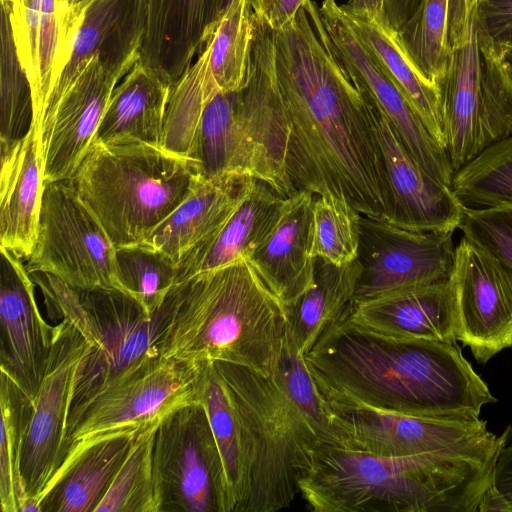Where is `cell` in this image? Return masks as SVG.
<instances>
[{
	"label": "cell",
	"mask_w": 512,
	"mask_h": 512,
	"mask_svg": "<svg viewBox=\"0 0 512 512\" xmlns=\"http://www.w3.org/2000/svg\"><path fill=\"white\" fill-rule=\"evenodd\" d=\"M511 511V507L503 495L495 487L494 482L487 488L478 505L477 512Z\"/></svg>",
	"instance_id": "49"
},
{
	"label": "cell",
	"mask_w": 512,
	"mask_h": 512,
	"mask_svg": "<svg viewBox=\"0 0 512 512\" xmlns=\"http://www.w3.org/2000/svg\"><path fill=\"white\" fill-rule=\"evenodd\" d=\"M342 7L363 44L433 137L444 147L437 86L417 71L400 45L396 31L381 17L366 12H354L344 5Z\"/></svg>",
	"instance_id": "31"
},
{
	"label": "cell",
	"mask_w": 512,
	"mask_h": 512,
	"mask_svg": "<svg viewBox=\"0 0 512 512\" xmlns=\"http://www.w3.org/2000/svg\"><path fill=\"white\" fill-rule=\"evenodd\" d=\"M231 0H148L140 62L170 86L204 49Z\"/></svg>",
	"instance_id": "23"
},
{
	"label": "cell",
	"mask_w": 512,
	"mask_h": 512,
	"mask_svg": "<svg viewBox=\"0 0 512 512\" xmlns=\"http://www.w3.org/2000/svg\"><path fill=\"white\" fill-rule=\"evenodd\" d=\"M205 363L166 358L149 371L93 399L67 430L62 464L104 433L130 426H150L181 406L200 402Z\"/></svg>",
	"instance_id": "13"
},
{
	"label": "cell",
	"mask_w": 512,
	"mask_h": 512,
	"mask_svg": "<svg viewBox=\"0 0 512 512\" xmlns=\"http://www.w3.org/2000/svg\"><path fill=\"white\" fill-rule=\"evenodd\" d=\"M170 91L139 60L114 88L95 142L130 139L162 146Z\"/></svg>",
	"instance_id": "30"
},
{
	"label": "cell",
	"mask_w": 512,
	"mask_h": 512,
	"mask_svg": "<svg viewBox=\"0 0 512 512\" xmlns=\"http://www.w3.org/2000/svg\"><path fill=\"white\" fill-rule=\"evenodd\" d=\"M272 36L295 189L385 218L388 191L371 107L329 48L317 3L307 0Z\"/></svg>",
	"instance_id": "1"
},
{
	"label": "cell",
	"mask_w": 512,
	"mask_h": 512,
	"mask_svg": "<svg viewBox=\"0 0 512 512\" xmlns=\"http://www.w3.org/2000/svg\"><path fill=\"white\" fill-rule=\"evenodd\" d=\"M454 231H413L361 214L354 303L449 278Z\"/></svg>",
	"instance_id": "15"
},
{
	"label": "cell",
	"mask_w": 512,
	"mask_h": 512,
	"mask_svg": "<svg viewBox=\"0 0 512 512\" xmlns=\"http://www.w3.org/2000/svg\"><path fill=\"white\" fill-rule=\"evenodd\" d=\"M348 319L386 337L457 342L448 279L354 303Z\"/></svg>",
	"instance_id": "25"
},
{
	"label": "cell",
	"mask_w": 512,
	"mask_h": 512,
	"mask_svg": "<svg viewBox=\"0 0 512 512\" xmlns=\"http://www.w3.org/2000/svg\"><path fill=\"white\" fill-rule=\"evenodd\" d=\"M494 485L506 499L512 511V429L496 462Z\"/></svg>",
	"instance_id": "47"
},
{
	"label": "cell",
	"mask_w": 512,
	"mask_h": 512,
	"mask_svg": "<svg viewBox=\"0 0 512 512\" xmlns=\"http://www.w3.org/2000/svg\"><path fill=\"white\" fill-rule=\"evenodd\" d=\"M436 86L443 144L453 172L512 135V74L505 51L475 19Z\"/></svg>",
	"instance_id": "8"
},
{
	"label": "cell",
	"mask_w": 512,
	"mask_h": 512,
	"mask_svg": "<svg viewBox=\"0 0 512 512\" xmlns=\"http://www.w3.org/2000/svg\"><path fill=\"white\" fill-rule=\"evenodd\" d=\"M421 0H384L382 20L397 31L414 13Z\"/></svg>",
	"instance_id": "48"
},
{
	"label": "cell",
	"mask_w": 512,
	"mask_h": 512,
	"mask_svg": "<svg viewBox=\"0 0 512 512\" xmlns=\"http://www.w3.org/2000/svg\"><path fill=\"white\" fill-rule=\"evenodd\" d=\"M201 176L186 156L136 140L95 142L70 179L115 247L140 244Z\"/></svg>",
	"instance_id": "6"
},
{
	"label": "cell",
	"mask_w": 512,
	"mask_h": 512,
	"mask_svg": "<svg viewBox=\"0 0 512 512\" xmlns=\"http://www.w3.org/2000/svg\"><path fill=\"white\" fill-rule=\"evenodd\" d=\"M204 406L223 462L230 512H237L244 491V460L241 430L228 392L214 362H206L200 386Z\"/></svg>",
	"instance_id": "35"
},
{
	"label": "cell",
	"mask_w": 512,
	"mask_h": 512,
	"mask_svg": "<svg viewBox=\"0 0 512 512\" xmlns=\"http://www.w3.org/2000/svg\"><path fill=\"white\" fill-rule=\"evenodd\" d=\"M506 442L481 453L403 458L327 445L301 477L299 491L316 512H477Z\"/></svg>",
	"instance_id": "4"
},
{
	"label": "cell",
	"mask_w": 512,
	"mask_h": 512,
	"mask_svg": "<svg viewBox=\"0 0 512 512\" xmlns=\"http://www.w3.org/2000/svg\"><path fill=\"white\" fill-rule=\"evenodd\" d=\"M11 0H1V3L3 2H10Z\"/></svg>",
	"instance_id": "53"
},
{
	"label": "cell",
	"mask_w": 512,
	"mask_h": 512,
	"mask_svg": "<svg viewBox=\"0 0 512 512\" xmlns=\"http://www.w3.org/2000/svg\"><path fill=\"white\" fill-rule=\"evenodd\" d=\"M250 176H200L187 198L142 243L177 264L200 241L220 228L250 194Z\"/></svg>",
	"instance_id": "27"
},
{
	"label": "cell",
	"mask_w": 512,
	"mask_h": 512,
	"mask_svg": "<svg viewBox=\"0 0 512 512\" xmlns=\"http://www.w3.org/2000/svg\"><path fill=\"white\" fill-rule=\"evenodd\" d=\"M186 157L207 178L250 176L287 193L285 137L271 97L259 86L218 92L205 106Z\"/></svg>",
	"instance_id": "9"
},
{
	"label": "cell",
	"mask_w": 512,
	"mask_h": 512,
	"mask_svg": "<svg viewBox=\"0 0 512 512\" xmlns=\"http://www.w3.org/2000/svg\"><path fill=\"white\" fill-rule=\"evenodd\" d=\"M0 370L34 402L44 377L52 326L37 305L34 281L20 257L0 247Z\"/></svg>",
	"instance_id": "20"
},
{
	"label": "cell",
	"mask_w": 512,
	"mask_h": 512,
	"mask_svg": "<svg viewBox=\"0 0 512 512\" xmlns=\"http://www.w3.org/2000/svg\"><path fill=\"white\" fill-rule=\"evenodd\" d=\"M307 0H251L254 13L272 30L289 23Z\"/></svg>",
	"instance_id": "46"
},
{
	"label": "cell",
	"mask_w": 512,
	"mask_h": 512,
	"mask_svg": "<svg viewBox=\"0 0 512 512\" xmlns=\"http://www.w3.org/2000/svg\"><path fill=\"white\" fill-rule=\"evenodd\" d=\"M0 48V149H7L35 126L29 80L22 68L7 10L1 12Z\"/></svg>",
	"instance_id": "40"
},
{
	"label": "cell",
	"mask_w": 512,
	"mask_h": 512,
	"mask_svg": "<svg viewBox=\"0 0 512 512\" xmlns=\"http://www.w3.org/2000/svg\"><path fill=\"white\" fill-rule=\"evenodd\" d=\"M215 368L239 421L244 491L237 512H275L288 507L316 453L340 444L332 411L287 331L272 376L216 361Z\"/></svg>",
	"instance_id": "3"
},
{
	"label": "cell",
	"mask_w": 512,
	"mask_h": 512,
	"mask_svg": "<svg viewBox=\"0 0 512 512\" xmlns=\"http://www.w3.org/2000/svg\"><path fill=\"white\" fill-rule=\"evenodd\" d=\"M450 188L464 208L512 204V135L454 172Z\"/></svg>",
	"instance_id": "38"
},
{
	"label": "cell",
	"mask_w": 512,
	"mask_h": 512,
	"mask_svg": "<svg viewBox=\"0 0 512 512\" xmlns=\"http://www.w3.org/2000/svg\"><path fill=\"white\" fill-rule=\"evenodd\" d=\"M462 235L512 275V204L465 208Z\"/></svg>",
	"instance_id": "43"
},
{
	"label": "cell",
	"mask_w": 512,
	"mask_h": 512,
	"mask_svg": "<svg viewBox=\"0 0 512 512\" xmlns=\"http://www.w3.org/2000/svg\"><path fill=\"white\" fill-rule=\"evenodd\" d=\"M147 427H125L83 445L50 481L39 499V512H94L138 434Z\"/></svg>",
	"instance_id": "26"
},
{
	"label": "cell",
	"mask_w": 512,
	"mask_h": 512,
	"mask_svg": "<svg viewBox=\"0 0 512 512\" xmlns=\"http://www.w3.org/2000/svg\"><path fill=\"white\" fill-rule=\"evenodd\" d=\"M30 275L50 312L69 320L85 342L73 381L67 430L93 399L166 359L159 345L160 309L149 314L116 288L78 290L51 274Z\"/></svg>",
	"instance_id": "7"
},
{
	"label": "cell",
	"mask_w": 512,
	"mask_h": 512,
	"mask_svg": "<svg viewBox=\"0 0 512 512\" xmlns=\"http://www.w3.org/2000/svg\"><path fill=\"white\" fill-rule=\"evenodd\" d=\"M115 250L70 179L45 185L29 273L51 274L78 290L119 289Z\"/></svg>",
	"instance_id": "11"
},
{
	"label": "cell",
	"mask_w": 512,
	"mask_h": 512,
	"mask_svg": "<svg viewBox=\"0 0 512 512\" xmlns=\"http://www.w3.org/2000/svg\"><path fill=\"white\" fill-rule=\"evenodd\" d=\"M115 262L119 289L156 313L176 284L177 263L144 243L116 247Z\"/></svg>",
	"instance_id": "41"
},
{
	"label": "cell",
	"mask_w": 512,
	"mask_h": 512,
	"mask_svg": "<svg viewBox=\"0 0 512 512\" xmlns=\"http://www.w3.org/2000/svg\"><path fill=\"white\" fill-rule=\"evenodd\" d=\"M384 0H348L344 6L354 12H366L382 17Z\"/></svg>",
	"instance_id": "50"
},
{
	"label": "cell",
	"mask_w": 512,
	"mask_h": 512,
	"mask_svg": "<svg viewBox=\"0 0 512 512\" xmlns=\"http://www.w3.org/2000/svg\"><path fill=\"white\" fill-rule=\"evenodd\" d=\"M319 12L328 46L357 89L388 118L414 161L431 177L450 186L454 172L444 147L363 44L342 5L323 0Z\"/></svg>",
	"instance_id": "16"
},
{
	"label": "cell",
	"mask_w": 512,
	"mask_h": 512,
	"mask_svg": "<svg viewBox=\"0 0 512 512\" xmlns=\"http://www.w3.org/2000/svg\"><path fill=\"white\" fill-rule=\"evenodd\" d=\"M211 43L171 86L166 112L162 146L172 152L187 155L202 112L218 93L210 70Z\"/></svg>",
	"instance_id": "34"
},
{
	"label": "cell",
	"mask_w": 512,
	"mask_h": 512,
	"mask_svg": "<svg viewBox=\"0 0 512 512\" xmlns=\"http://www.w3.org/2000/svg\"><path fill=\"white\" fill-rule=\"evenodd\" d=\"M505 57L508 61V64H509V67H510V71H511V74H512V50H509L505 53Z\"/></svg>",
	"instance_id": "51"
},
{
	"label": "cell",
	"mask_w": 512,
	"mask_h": 512,
	"mask_svg": "<svg viewBox=\"0 0 512 512\" xmlns=\"http://www.w3.org/2000/svg\"><path fill=\"white\" fill-rule=\"evenodd\" d=\"M159 423L138 434L94 512H160L152 464L153 440Z\"/></svg>",
	"instance_id": "39"
},
{
	"label": "cell",
	"mask_w": 512,
	"mask_h": 512,
	"mask_svg": "<svg viewBox=\"0 0 512 512\" xmlns=\"http://www.w3.org/2000/svg\"><path fill=\"white\" fill-rule=\"evenodd\" d=\"M483 0H448V37L452 49L470 34L476 11Z\"/></svg>",
	"instance_id": "45"
},
{
	"label": "cell",
	"mask_w": 512,
	"mask_h": 512,
	"mask_svg": "<svg viewBox=\"0 0 512 512\" xmlns=\"http://www.w3.org/2000/svg\"><path fill=\"white\" fill-rule=\"evenodd\" d=\"M456 340L485 364L512 347V275L464 236L448 278Z\"/></svg>",
	"instance_id": "17"
},
{
	"label": "cell",
	"mask_w": 512,
	"mask_h": 512,
	"mask_svg": "<svg viewBox=\"0 0 512 512\" xmlns=\"http://www.w3.org/2000/svg\"><path fill=\"white\" fill-rule=\"evenodd\" d=\"M360 273L357 259L338 266L316 258L313 286L286 308L288 331L304 356L349 315Z\"/></svg>",
	"instance_id": "32"
},
{
	"label": "cell",
	"mask_w": 512,
	"mask_h": 512,
	"mask_svg": "<svg viewBox=\"0 0 512 512\" xmlns=\"http://www.w3.org/2000/svg\"><path fill=\"white\" fill-rule=\"evenodd\" d=\"M34 402L4 372L0 374V504L2 512H21L27 494L21 458Z\"/></svg>",
	"instance_id": "33"
},
{
	"label": "cell",
	"mask_w": 512,
	"mask_h": 512,
	"mask_svg": "<svg viewBox=\"0 0 512 512\" xmlns=\"http://www.w3.org/2000/svg\"><path fill=\"white\" fill-rule=\"evenodd\" d=\"M287 309L248 260L195 274L160 308L164 358L228 362L272 376L288 330Z\"/></svg>",
	"instance_id": "5"
},
{
	"label": "cell",
	"mask_w": 512,
	"mask_h": 512,
	"mask_svg": "<svg viewBox=\"0 0 512 512\" xmlns=\"http://www.w3.org/2000/svg\"><path fill=\"white\" fill-rule=\"evenodd\" d=\"M285 198L266 182L256 179L250 194L232 216L181 258L176 283L247 260L275 227Z\"/></svg>",
	"instance_id": "29"
},
{
	"label": "cell",
	"mask_w": 512,
	"mask_h": 512,
	"mask_svg": "<svg viewBox=\"0 0 512 512\" xmlns=\"http://www.w3.org/2000/svg\"><path fill=\"white\" fill-rule=\"evenodd\" d=\"M365 99L371 107L388 191L384 219L413 231H455L465 208L450 186L431 177L414 161L388 118Z\"/></svg>",
	"instance_id": "21"
},
{
	"label": "cell",
	"mask_w": 512,
	"mask_h": 512,
	"mask_svg": "<svg viewBox=\"0 0 512 512\" xmlns=\"http://www.w3.org/2000/svg\"><path fill=\"white\" fill-rule=\"evenodd\" d=\"M361 214L346 201L332 196H315L312 216L314 258L334 265L357 259Z\"/></svg>",
	"instance_id": "42"
},
{
	"label": "cell",
	"mask_w": 512,
	"mask_h": 512,
	"mask_svg": "<svg viewBox=\"0 0 512 512\" xmlns=\"http://www.w3.org/2000/svg\"><path fill=\"white\" fill-rule=\"evenodd\" d=\"M328 403L436 418H479L495 403L455 343L386 337L348 316L305 355Z\"/></svg>",
	"instance_id": "2"
},
{
	"label": "cell",
	"mask_w": 512,
	"mask_h": 512,
	"mask_svg": "<svg viewBox=\"0 0 512 512\" xmlns=\"http://www.w3.org/2000/svg\"><path fill=\"white\" fill-rule=\"evenodd\" d=\"M315 195L297 190L285 198L278 221L247 259L286 308L313 286L312 216Z\"/></svg>",
	"instance_id": "24"
},
{
	"label": "cell",
	"mask_w": 512,
	"mask_h": 512,
	"mask_svg": "<svg viewBox=\"0 0 512 512\" xmlns=\"http://www.w3.org/2000/svg\"><path fill=\"white\" fill-rule=\"evenodd\" d=\"M85 342L67 319L52 326V346L26 431L21 475L27 500L21 512H39V499L63 461L73 381Z\"/></svg>",
	"instance_id": "14"
},
{
	"label": "cell",
	"mask_w": 512,
	"mask_h": 512,
	"mask_svg": "<svg viewBox=\"0 0 512 512\" xmlns=\"http://www.w3.org/2000/svg\"><path fill=\"white\" fill-rule=\"evenodd\" d=\"M256 16L251 0H231L209 38L210 70L219 92L246 82Z\"/></svg>",
	"instance_id": "36"
},
{
	"label": "cell",
	"mask_w": 512,
	"mask_h": 512,
	"mask_svg": "<svg viewBox=\"0 0 512 512\" xmlns=\"http://www.w3.org/2000/svg\"><path fill=\"white\" fill-rule=\"evenodd\" d=\"M73 4L83 5L87 0H70Z\"/></svg>",
	"instance_id": "52"
},
{
	"label": "cell",
	"mask_w": 512,
	"mask_h": 512,
	"mask_svg": "<svg viewBox=\"0 0 512 512\" xmlns=\"http://www.w3.org/2000/svg\"><path fill=\"white\" fill-rule=\"evenodd\" d=\"M152 464L160 512H230L223 462L200 402L161 420Z\"/></svg>",
	"instance_id": "10"
},
{
	"label": "cell",
	"mask_w": 512,
	"mask_h": 512,
	"mask_svg": "<svg viewBox=\"0 0 512 512\" xmlns=\"http://www.w3.org/2000/svg\"><path fill=\"white\" fill-rule=\"evenodd\" d=\"M0 244L21 259L35 246L45 189L36 125L0 149Z\"/></svg>",
	"instance_id": "28"
},
{
	"label": "cell",
	"mask_w": 512,
	"mask_h": 512,
	"mask_svg": "<svg viewBox=\"0 0 512 512\" xmlns=\"http://www.w3.org/2000/svg\"><path fill=\"white\" fill-rule=\"evenodd\" d=\"M120 80L96 56L84 63L37 134L45 185L73 177Z\"/></svg>",
	"instance_id": "19"
},
{
	"label": "cell",
	"mask_w": 512,
	"mask_h": 512,
	"mask_svg": "<svg viewBox=\"0 0 512 512\" xmlns=\"http://www.w3.org/2000/svg\"><path fill=\"white\" fill-rule=\"evenodd\" d=\"M328 405L341 445L385 457L403 458L439 451L481 453L507 441L511 431L509 426L497 436L480 417L436 418L359 405Z\"/></svg>",
	"instance_id": "12"
},
{
	"label": "cell",
	"mask_w": 512,
	"mask_h": 512,
	"mask_svg": "<svg viewBox=\"0 0 512 512\" xmlns=\"http://www.w3.org/2000/svg\"><path fill=\"white\" fill-rule=\"evenodd\" d=\"M83 5L70 60L46 103L38 132L87 60L98 57L120 79L140 60L148 0H87Z\"/></svg>",
	"instance_id": "22"
},
{
	"label": "cell",
	"mask_w": 512,
	"mask_h": 512,
	"mask_svg": "<svg viewBox=\"0 0 512 512\" xmlns=\"http://www.w3.org/2000/svg\"><path fill=\"white\" fill-rule=\"evenodd\" d=\"M475 18L496 46L512 50V0H483Z\"/></svg>",
	"instance_id": "44"
},
{
	"label": "cell",
	"mask_w": 512,
	"mask_h": 512,
	"mask_svg": "<svg viewBox=\"0 0 512 512\" xmlns=\"http://www.w3.org/2000/svg\"><path fill=\"white\" fill-rule=\"evenodd\" d=\"M7 10L19 62L29 80L37 132L46 103L68 64L84 5L70 0H11Z\"/></svg>",
	"instance_id": "18"
},
{
	"label": "cell",
	"mask_w": 512,
	"mask_h": 512,
	"mask_svg": "<svg viewBox=\"0 0 512 512\" xmlns=\"http://www.w3.org/2000/svg\"><path fill=\"white\" fill-rule=\"evenodd\" d=\"M447 1L421 0L411 17L396 31L414 67L435 85L446 75L452 60Z\"/></svg>",
	"instance_id": "37"
}]
</instances>
